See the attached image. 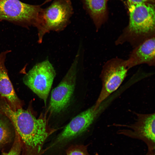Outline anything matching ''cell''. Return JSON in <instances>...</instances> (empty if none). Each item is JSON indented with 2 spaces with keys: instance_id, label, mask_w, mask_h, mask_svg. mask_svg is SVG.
<instances>
[{
  "instance_id": "6da1fadb",
  "label": "cell",
  "mask_w": 155,
  "mask_h": 155,
  "mask_svg": "<svg viewBox=\"0 0 155 155\" xmlns=\"http://www.w3.org/2000/svg\"><path fill=\"white\" fill-rule=\"evenodd\" d=\"M0 114L6 116L20 139L21 155H42L47 138L57 129L51 128L44 117L36 118L29 109L13 110L6 100L0 96Z\"/></svg>"
},
{
  "instance_id": "7a4b0ae2",
  "label": "cell",
  "mask_w": 155,
  "mask_h": 155,
  "mask_svg": "<svg viewBox=\"0 0 155 155\" xmlns=\"http://www.w3.org/2000/svg\"><path fill=\"white\" fill-rule=\"evenodd\" d=\"M129 21L117 43L128 41L139 44L155 36L154 3H145L128 5Z\"/></svg>"
},
{
  "instance_id": "3957f363",
  "label": "cell",
  "mask_w": 155,
  "mask_h": 155,
  "mask_svg": "<svg viewBox=\"0 0 155 155\" xmlns=\"http://www.w3.org/2000/svg\"><path fill=\"white\" fill-rule=\"evenodd\" d=\"M73 12L70 0H54L49 6L42 8L35 27L38 42L41 43L44 35L51 31L63 30L70 23Z\"/></svg>"
},
{
  "instance_id": "277c9868",
  "label": "cell",
  "mask_w": 155,
  "mask_h": 155,
  "mask_svg": "<svg viewBox=\"0 0 155 155\" xmlns=\"http://www.w3.org/2000/svg\"><path fill=\"white\" fill-rule=\"evenodd\" d=\"M41 5H32L19 0H0V20L27 27H35Z\"/></svg>"
},
{
  "instance_id": "5b68a950",
  "label": "cell",
  "mask_w": 155,
  "mask_h": 155,
  "mask_svg": "<svg viewBox=\"0 0 155 155\" xmlns=\"http://www.w3.org/2000/svg\"><path fill=\"white\" fill-rule=\"evenodd\" d=\"M80 52L79 49L66 74L52 91L49 106V109L52 114L61 112L70 103L75 86Z\"/></svg>"
},
{
  "instance_id": "8992f818",
  "label": "cell",
  "mask_w": 155,
  "mask_h": 155,
  "mask_svg": "<svg viewBox=\"0 0 155 155\" xmlns=\"http://www.w3.org/2000/svg\"><path fill=\"white\" fill-rule=\"evenodd\" d=\"M56 74L52 64L46 59L34 65L24 75L23 81L46 105Z\"/></svg>"
},
{
  "instance_id": "52a82bcc",
  "label": "cell",
  "mask_w": 155,
  "mask_h": 155,
  "mask_svg": "<svg viewBox=\"0 0 155 155\" xmlns=\"http://www.w3.org/2000/svg\"><path fill=\"white\" fill-rule=\"evenodd\" d=\"M128 68L126 60L114 58L104 65L100 74L102 88L95 104L96 108L120 86L125 78Z\"/></svg>"
},
{
  "instance_id": "ba28073f",
  "label": "cell",
  "mask_w": 155,
  "mask_h": 155,
  "mask_svg": "<svg viewBox=\"0 0 155 155\" xmlns=\"http://www.w3.org/2000/svg\"><path fill=\"white\" fill-rule=\"evenodd\" d=\"M95 104L74 117L65 126L47 150L65 144L86 131L93 123L102 108Z\"/></svg>"
},
{
  "instance_id": "9c48e42d",
  "label": "cell",
  "mask_w": 155,
  "mask_h": 155,
  "mask_svg": "<svg viewBox=\"0 0 155 155\" xmlns=\"http://www.w3.org/2000/svg\"><path fill=\"white\" fill-rule=\"evenodd\" d=\"M10 52L7 50L0 54V96L6 100L13 110L16 111L22 108L24 103L16 94L5 66L7 55Z\"/></svg>"
},
{
  "instance_id": "30bf717a",
  "label": "cell",
  "mask_w": 155,
  "mask_h": 155,
  "mask_svg": "<svg viewBox=\"0 0 155 155\" xmlns=\"http://www.w3.org/2000/svg\"><path fill=\"white\" fill-rule=\"evenodd\" d=\"M155 36L143 40L134 49L126 60L129 69L142 64L155 65Z\"/></svg>"
},
{
  "instance_id": "8fae6325",
  "label": "cell",
  "mask_w": 155,
  "mask_h": 155,
  "mask_svg": "<svg viewBox=\"0 0 155 155\" xmlns=\"http://www.w3.org/2000/svg\"><path fill=\"white\" fill-rule=\"evenodd\" d=\"M135 122L130 126L133 133L144 137L154 143L155 139V113H135Z\"/></svg>"
},
{
  "instance_id": "7c38bea8",
  "label": "cell",
  "mask_w": 155,
  "mask_h": 155,
  "mask_svg": "<svg viewBox=\"0 0 155 155\" xmlns=\"http://www.w3.org/2000/svg\"><path fill=\"white\" fill-rule=\"evenodd\" d=\"M83 8L92 20L98 30L107 20L106 0H81Z\"/></svg>"
},
{
  "instance_id": "4fadbf2b",
  "label": "cell",
  "mask_w": 155,
  "mask_h": 155,
  "mask_svg": "<svg viewBox=\"0 0 155 155\" xmlns=\"http://www.w3.org/2000/svg\"><path fill=\"white\" fill-rule=\"evenodd\" d=\"M16 136L13 126L5 116L0 114V150L13 144Z\"/></svg>"
},
{
  "instance_id": "5bb4252c",
  "label": "cell",
  "mask_w": 155,
  "mask_h": 155,
  "mask_svg": "<svg viewBox=\"0 0 155 155\" xmlns=\"http://www.w3.org/2000/svg\"><path fill=\"white\" fill-rule=\"evenodd\" d=\"M87 146L83 144L72 145L66 150L65 155H90L87 151Z\"/></svg>"
},
{
  "instance_id": "9a60e30c",
  "label": "cell",
  "mask_w": 155,
  "mask_h": 155,
  "mask_svg": "<svg viewBox=\"0 0 155 155\" xmlns=\"http://www.w3.org/2000/svg\"><path fill=\"white\" fill-rule=\"evenodd\" d=\"M21 141L18 135L16 132L14 141L10 149L7 152H3L1 155H21Z\"/></svg>"
},
{
  "instance_id": "2e32d148",
  "label": "cell",
  "mask_w": 155,
  "mask_h": 155,
  "mask_svg": "<svg viewBox=\"0 0 155 155\" xmlns=\"http://www.w3.org/2000/svg\"><path fill=\"white\" fill-rule=\"evenodd\" d=\"M155 0H127L128 5L137 3H155Z\"/></svg>"
},
{
  "instance_id": "e0dca14e",
  "label": "cell",
  "mask_w": 155,
  "mask_h": 155,
  "mask_svg": "<svg viewBox=\"0 0 155 155\" xmlns=\"http://www.w3.org/2000/svg\"><path fill=\"white\" fill-rule=\"evenodd\" d=\"M52 0H45L44 2L41 5H44L46 3H47L49 2H50Z\"/></svg>"
},
{
  "instance_id": "ac0fdd59",
  "label": "cell",
  "mask_w": 155,
  "mask_h": 155,
  "mask_svg": "<svg viewBox=\"0 0 155 155\" xmlns=\"http://www.w3.org/2000/svg\"><path fill=\"white\" fill-rule=\"evenodd\" d=\"M107 1H108V0H106ZM121 0V1H122V0Z\"/></svg>"
},
{
  "instance_id": "d6986e66",
  "label": "cell",
  "mask_w": 155,
  "mask_h": 155,
  "mask_svg": "<svg viewBox=\"0 0 155 155\" xmlns=\"http://www.w3.org/2000/svg\"><path fill=\"white\" fill-rule=\"evenodd\" d=\"M1 20H0V22H1Z\"/></svg>"
},
{
  "instance_id": "ffe728a7",
  "label": "cell",
  "mask_w": 155,
  "mask_h": 155,
  "mask_svg": "<svg viewBox=\"0 0 155 155\" xmlns=\"http://www.w3.org/2000/svg\"></svg>"
},
{
  "instance_id": "44dd1931",
  "label": "cell",
  "mask_w": 155,
  "mask_h": 155,
  "mask_svg": "<svg viewBox=\"0 0 155 155\" xmlns=\"http://www.w3.org/2000/svg\"></svg>"
}]
</instances>
